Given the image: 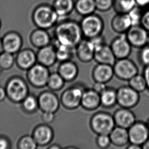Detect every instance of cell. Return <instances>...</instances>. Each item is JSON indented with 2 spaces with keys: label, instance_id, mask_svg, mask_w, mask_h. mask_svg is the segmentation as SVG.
<instances>
[{
  "label": "cell",
  "instance_id": "cell-27",
  "mask_svg": "<svg viewBox=\"0 0 149 149\" xmlns=\"http://www.w3.org/2000/svg\"><path fill=\"white\" fill-rule=\"evenodd\" d=\"M22 45V39L20 35L11 32L5 37L3 45L6 52L13 54L20 50Z\"/></svg>",
  "mask_w": 149,
  "mask_h": 149
},
{
  "label": "cell",
  "instance_id": "cell-29",
  "mask_svg": "<svg viewBox=\"0 0 149 149\" xmlns=\"http://www.w3.org/2000/svg\"><path fill=\"white\" fill-rule=\"evenodd\" d=\"M101 105L106 109H111L117 104V90L108 87L100 94Z\"/></svg>",
  "mask_w": 149,
  "mask_h": 149
},
{
  "label": "cell",
  "instance_id": "cell-16",
  "mask_svg": "<svg viewBox=\"0 0 149 149\" xmlns=\"http://www.w3.org/2000/svg\"><path fill=\"white\" fill-rule=\"evenodd\" d=\"M113 117L117 126L128 129L136 122L134 113L129 109L121 107L115 111Z\"/></svg>",
  "mask_w": 149,
  "mask_h": 149
},
{
  "label": "cell",
  "instance_id": "cell-40",
  "mask_svg": "<svg viewBox=\"0 0 149 149\" xmlns=\"http://www.w3.org/2000/svg\"><path fill=\"white\" fill-rule=\"evenodd\" d=\"M139 59L145 66L149 65V46L146 45L141 48L139 52Z\"/></svg>",
  "mask_w": 149,
  "mask_h": 149
},
{
  "label": "cell",
  "instance_id": "cell-17",
  "mask_svg": "<svg viewBox=\"0 0 149 149\" xmlns=\"http://www.w3.org/2000/svg\"><path fill=\"white\" fill-rule=\"evenodd\" d=\"M36 55L37 63L48 68L53 66L58 61L56 50L52 44L38 49Z\"/></svg>",
  "mask_w": 149,
  "mask_h": 149
},
{
  "label": "cell",
  "instance_id": "cell-32",
  "mask_svg": "<svg viewBox=\"0 0 149 149\" xmlns=\"http://www.w3.org/2000/svg\"><path fill=\"white\" fill-rule=\"evenodd\" d=\"M135 6V0H113V8L117 13H128Z\"/></svg>",
  "mask_w": 149,
  "mask_h": 149
},
{
  "label": "cell",
  "instance_id": "cell-18",
  "mask_svg": "<svg viewBox=\"0 0 149 149\" xmlns=\"http://www.w3.org/2000/svg\"><path fill=\"white\" fill-rule=\"evenodd\" d=\"M114 74L113 66L111 65L97 63L92 72V77L94 81L109 83L113 79Z\"/></svg>",
  "mask_w": 149,
  "mask_h": 149
},
{
  "label": "cell",
  "instance_id": "cell-43",
  "mask_svg": "<svg viewBox=\"0 0 149 149\" xmlns=\"http://www.w3.org/2000/svg\"><path fill=\"white\" fill-rule=\"evenodd\" d=\"M106 83H101V82H97L95 81L92 85V89L94 90L97 93L100 94L102 93L103 91H105L108 86H107Z\"/></svg>",
  "mask_w": 149,
  "mask_h": 149
},
{
  "label": "cell",
  "instance_id": "cell-12",
  "mask_svg": "<svg viewBox=\"0 0 149 149\" xmlns=\"http://www.w3.org/2000/svg\"><path fill=\"white\" fill-rule=\"evenodd\" d=\"M125 34L132 47L142 48L147 45L148 31L141 25L131 26Z\"/></svg>",
  "mask_w": 149,
  "mask_h": 149
},
{
  "label": "cell",
  "instance_id": "cell-1",
  "mask_svg": "<svg viewBox=\"0 0 149 149\" xmlns=\"http://www.w3.org/2000/svg\"><path fill=\"white\" fill-rule=\"evenodd\" d=\"M52 45H63L75 49L84 38L80 24L76 21L64 19L58 22L54 26Z\"/></svg>",
  "mask_w": 149,
  "mask_h": 149
},
{
  "label": "cell",
  "instance_id": "cell-41",
  "mask_svg": "<svg viewBox=\"0 0 149 149\" xmlns=\"http://www.w3.org/2000/svg\"><path fill=\"white\" fill-rule=\"evenodd\" d=\"M92 44L93 45V47L96 49L98 48L99 47H101L103 45L106 44V41L104 37L103 36L102 34L98 36L95 37L93 38L90 39H89Z\"/></svg>",
  "mask_w": 149,
  "mask_h": 149
},
{
  "label": "cell",
  "instance_id": "cell-44",
  "mask_svg": "<svg viewBox=\"0 0 149 149\" xmlns=\"http://www.w3.org/2000/svg\"><path fill=\"white\" fill-rule=\"evenodd\" d=\"M141 25L149 32V10L143 12L141 18Z\"/></svg>",
  "mask_w": 149,
  "mask_h": 149
},
{
  "label": "cell",
  "instance_id": "cell-38",
  "mask_svg": "<svg viewBox=\"0 0 149 149\" xmlns=\"http://www.w3.org/2000/svg\"><path fill=\"white\" fill-rule=\"evenodd\" d=\"M96 9L100 12H107L113 7V0H95Z\"/></svg>",
  "mask_w": 149,
  "mask_h": 149
},
{
  "label": "cell",
  "instance_id": "cell-28",
  "mask_svg": "<svg viewBox=\"0 0 149 149\" xmlns=\"http://www.w3.org/2000/svg\"><path fill=\"white\" fill-rule=\"evenodd\" d=\"M74 10L81 16L94 13L96 9L95 0H76Z\"/></svg>",
  "mask_w": 149,
  "mask_h": 149
},
{
  "label": "cell",
  "instance_id": "cell-30",
  "mask_svg": "<svg viewBox=\"0 0 149 149\" xmlns=\"http://www.w3.org/2000/svg\"><path fill=\"white\" fill-rule=\"evenodd\" d=\"M54 47L56 50L57 60L60 62L72 60L75 55V49L60 45H56Z\"/></svg>",
  "mask_w": 149,
  "mask_h": 149
},
{
  "label": "cell",
  "instance_id": "cell-23",
  "mask_svg": "<svg viewBox=\"0 0 149 149\" xmlns=\"http://www.w3.org/2000/svg\"><path fill=\"white\" fill-rule=\"evenodd\" d=\"M111 26L115 32L120 34L126 33L132 26L128 13H117L111 20Z\"/></svg>",
  "mask_w": 149,
  "mask_h": 149
},
{
  "label": "cell",
  "instance_id": "cell-35",
  "mask_svg": "<svg viewBox=\"0 0 149 149\" xmlns=\"http://www.w3.org/2000/svg\"><path fill=\"white\" fill-rule=\"evenodd\" d=\"M38 147L32 135H25L18 143V148L20 149H36Z\"/></svg>",
  "mask_w": 149,
  "mask_h": 149
},
{
  "label": "cell",
  "instance_id": "cell-50",
  "mask_svg": "<svg viewBox=\"0 0 149 149\" xmlns=\"http://www.w3.org/2000/svg\"><path fill=\"white\" fill-rule=\"evenodd\" d=\"M5 96V92L2 88H0V101L4 99Z\"/></svg>",
  "mask_w": 149,
  "mask_h": 149
},
{
  "label": "cell",
  "instance_id": "cell-37",
  "mask_svg": "<svg viewBox=\"0 0 149 149\" xmlns=\"http://www.w3.org/2000/svg\"><path fill=\"white\" fill-rule=\"evenodd\" d=\"M96 143L98 147L102 149H107L112 145L109 134L97 135Z\"/></svg>",
  "mask_w": 149,
  "mask_h": 149
},
{
  "label": "cell",
  "instance_id": "cell-49",
  "mask_svg": "<svg viewBox=\"0 0 149 149\" xmlns=\"http://www.w3.org/2000/svg\"><path fill=\"white\" fill-rule=\"evenodd\" d=\"M141 148H142L141 146L136 145L132 144V143H130V145L128 146L127 147V149H140Z\"/></svg>",
  "mask_w": 149,
  "mask_h": 149
},
{
  "label": "cell",
  "instance_id": "cell-6",
  "mask_svg": "<svg viewBox=\"0 0 149 149\" xmlns=\"http://www.w3.org/2000/svg\"><path fill=\"white\" fill-rule=\"evenodd\" d=\"M50 74L49 68L37 63L27 70L26 78L32 87L41 89L47 87Z\"/></svg>",
  "mask_w": 149,
  "mask_h": 149
},
{
  "label": "cell",
  "instance_id": "cell-47",
  "mask_svg": "<svg viewBox=\"0 0 149 149\" xmlns=\"http://www.w3.org/2000/svg\"><path fill=\"white\" fill-rule=\"evenodd\" d=\"M8 147V142L5 139H0V149H7Z\"/></svg>",
  "mask_w": 149,
  "mask_h": 149
},
{
  "label": "cell",
  "instance_id": "cell-21",
  "mask_svg": "<svg viewBox=\"0 0 149 149\" xmlns=\"http://www.w3.org/2000/svg\"><path fill=\"white\" fill-rule=\"evenodd\" d=\"M52 37L47 30L37 28L33 31L30 36V41L33 47L39 49L50 45Z\"/></svg>",
  "mask_w": 149,
  "mask_h": 149
},
{
  "label": "cell",
  "instance_id": "cell-13",
  "mask_svg": "<svg viewBox=\"0 0 149 149\" xmlns=\"http://www.w3.org/2000/svg\"><path fill=\"white\" fill-rule=\"evenodd\" d=\"M32 135L38 146L43 147L52 143L54 138V131L49 124L43 123L35 127Z\"/></svg>",
  "mask_w": 149,
  "mask_h": 149
},
{
  "label": "cell",
  "instance_id": "cell-39",
  "mask_svg": "<svg viewBox=\"0 0 149 149\" xmlns=\"http://www.w3.org/2000/svg\"><path fill=\"white\" fill-rule=\"evenodd\" d=\"M14 62V58L12 54L5 52L0 56V65L4 68H8L12 66Z\"/></svg>",
  "mask_w": 149,
  "mask_h": 149
},
{
  "label": "cell",
  "instance_id": "cell-11",
  "mask_svg": "<svg viewBox=\"0 0 149 149\" xmlns=\"http://www.w3.org/2000/svg\"><path fill=\"white\" fill-rule=\"evenodd\" d=\"M129 143L142 146L149 139V130L147 124L135 122L128 129Z\"/></svg>",
  "mask_w": 149,
  "mask_h": 149
},
{
  "label": "cell",
  "instance_id": "cell-20",
  "mask_svg": "<svg viewBox=\"0 0 149 149\" xmlns=\"http://www.w3.org/2000/svg\"><path fill=\"white\" fill-rule=\"evenodd\" d=\"M101 105L100 95L92 88L85 90L81 100V107L85 110L95 111Z\"/></svg>",
  "mask_w": 149,
  "mask_h": 149
},
{
  "label": "cell",
  "instance_id": "cell-9",
  "mask_svg": "<svg viewBox=\"0 0 149 149\" xmlns=\"http://www.w3.org/2000/svg\"><path fill=\"white\" fill-rule=\"evenodd\" d=\"M39 109L42 112L55 113L60 107V98L54 91L50 90L41 92L37 96Z\"/></svg>",
  "mask_w": 149,
  "mask_h": 149
},
{
  "label": "cell",
  "instance_id": "cell-26",
  "mask_svg": "<svg viewBox=\"0 0 149 149\" xmlns=\"http://www.w3.org/2000/svg\"><path fill=\"white\" fill-rule=\"evenodd\" d=\"M52 6L58 15L60 20L61 18H66L74 10L75 1L54 0Z\"/></svg>",
  "mask_w": 149,
  "mask_h": 149
},
{
  "label": "cell",
  "instance_id": "cell-48",
  "mask_svg": "<svg viewBox=\"0 0 149 149\" xmlns=\"http://www.w3.org/2000/svg\"><path fill=\"white\" fill-rule=\"evenodd\" d=\"M62 148L57 143H54L52 145H49V147L47 148V149H62Z\"/></svg>",
  "mask_w": 149,
  "mask_h": 149
},
{
  "label": "cell",
  "instance_id": "cell-45",
  "mask_svg": "<svg viewBox=\"0 0 149 149\" xmlns=\"http://www.w3.org/2000/svg\"><path fill=\"white\" fill-rule=\"evenodd\" d=\"M135 2L136 6L142 9L149 6V0H135Z\"/></svg>",
  "mask_w": 149,
  "mask_h": 149
},
{
  "label": "cell",
  "instance_id": "cell-54",
  "mask_svg": "<svg viewBox=\"0 0 149 149\" xmlns=\"http://www.w3.org/2000/svg\"><path fill=\"white\" fill-rule=\"evenodd\" d=\"M147 125H148V128H149V121H148V122Z\"/></svg>",
  "mask_w": 149,
  "mask_h": 149
},
{
  "label": "cell",
  "instance_id": "cell-7",
  "mask_svg": "<svg viewBox=\"0 0 149 149\" xmlns=\"http://www.w3.org/2000/svg\"><path fill=\"white\" fill-rule=\"evenodd\" d=\"M113 68L115 76L122 81H129L138 74L137 66L128 58L117 59Z\"/></svg>",
  "mask_w": 149,
  "mask_h": 149
},
{
  "label": "cell",
  "instance_id": "cell-31",
  "mask_svg": "<svg viewBox=\"0 0 149 149\" xmlns=\"http://www.w3.org/2000/svg\"><path fill=\"white\" fill-rule=\"evenodd\" d=\"M66 81L58 72L50 73L47 87L54 92L60 91L64 88Z\"/></svg>",
  "mask_w": 149,
  "mask_h": 149
},
{
  "label": "cell",
  "instance_id": "cell-52",
  "mask_svg": "<svg viewBox=\"0 0 149 149\" xmlns=\"http://www.w3.org/2000/svg\"><path fill=\"white\" fill-rule=\"evenodd\" d=\"M2 46H3V45H2L1 41V40H0V52L2 51Z\"/></svg>",
  "mask_w": 149,
  "mask_h": 149
},
{
  "label": "cell",
  "instance_id": "cell-33",
  "mask_svg": "<svg viewBox=\"0 0 149 149\" xmlns=\"http://www.w3.org/2000/svg\"><path fill=\"white\" fill-rule=\"evenodd\" d=\"M22 107L29 113H36L39 109L38 98L33 94H29L22 101Z\"/></svg>",
  "mask_w": 149,
  "mask_h": 149
},
{
  "label": "cell",
  "instance_id": "cell-46",
  "mask_svg": "<svg viewBox=\"0 0 149 149\" xmlns=\"http://www.w3.org/2000/svg\"><path fill=\"white\" fill-rule=\"evenodd\" d=\"M143 75L145 78L147 85V89L149 90V65L145 66L143 71Z\"/></svg>",
  "mask_w": 149,
  "mask_h": 149
},
{
  "label": "cell",
  "instance_id": "cell-36",
  "mask_svg": "<svg viewBox=\"0 0 149 149\" xmlns=\"http://www.w3.org/2000/svg\"><path fill=\"white\" fill-rule=\"evenodd\" d=\"M143 13L142 11V8L137 6H135L128 13L131 19L132 26L141 25V18Z\"/></svg>",
  "mask_w": 149,
  "mask_h": 149
},
{
  "label": "cell",
  "instance_id": "cell-42",
  "mask_svg": "<svg viewBox=\"0 0 149 149\" xmlns=\"http://www.w3.org/2000/svg\"><path fill=\"white\" fill-rule=\"evenodd\" d=\"M41 118L43 123L49 124L54 121L55 119V113L49 112H42Z\"/></svg>",
  "mask_w": 149,
  "mask_h": 149
},
{
  "label": "cell",
  "instance_id": "cell-2",
  "mask_svg": "<svg viewBox=\"0 0 149 149\" xmlns=\"http://www.w3.org/2000/svg\"><path fill=\"white\" fill-rule=\"evenodd\" d=\"M33 22L37 28L48 30L56 26L59 17L52 6L42 4L35 8L32 13Z\"/></svg>",
  "mask_w": 149,
  "mask_h": 149
},
{
  "label": "cell",
  "instance_id": "cell-10",
  "mask_svg": "<svg viewBox=\"0 0 149 149\" xmlns=\"http://www.w3.org/2000/svg\"><path fill=\"white\" fill-rule=\"evenodd\" d=\"M7 92L12 100L19 102H22L29 94V89L24 80L17 77L9 81L7 86Z\"/></svg>",
  "mask_w": 149,
  "mask_h": 149
},
{
  "label": "cell",
  "instance_id": "cell-5",
  "mask_svg": "<svg viewBox=\"0 0 149 149\" xmlns=\"http://www.w3.org/2000/svg\"><path fill=\"white\" fill-rule=\"evenodd\" d=\"M79 24L84 38L88 39L102 34L104 28L102 18L95 13L84 16Z\"/></svg>",
  "mask_w": 149,
  "mask_h": 149
},
{
  "label": "cell",
  "instance_id": "cell-53",
  "mask_svg": "<svg viewBox=\"0 0 149 149\" xmlns=\"http://www.w3.org/2000/svg\"><path fill=\"white\" fill-rule=\"evenodd\" d=\"M147 45L149 46V35H148V38Z\"/></svg>",
  "mask_w": 149,
  "mask_h": 149
},
{
  "label": "cell",
  "instance_id": "cell-34",
  "mask_svg": "<svg viewBox=\"0 0 149 149\" xmlns=\"http://www.w3.org/2000/svg\"><path fill=\"white\" fill-rule=\"evenodd\" d=\"M129 86L139 93H141L147 89V85L145 78L143 75H135L129 81Z\"/></svg>",
  "mask_w": 149,
  "mask_h": 149
},
{
  "label": "cell",
  "instance_id": "cell-22",
  "mask_svg": "<svg viewBox=\"0 0 149 149\" xmlns=\"http://www.w3.org/2000/svg\"><path fill=\"white\" fill-rule=\"evenodd\" d=\"M94 60H95L97 63L111 65L113 66L117 60V58L110 45L106 43L95 49Z\"/></svg>",
  "mask_w": 149,
  "mask_h": 149
},
{
  "label": "cell",
  "instance_id": "cell-25",
  "mask_svg": "<svg viewBox=\"0 0 149 149\" xmlns=\"http://www.w3.org/2000/svg\"><path fill=\"white\" fill-rule=\"evenodd\" d=\"M109 135L111 144L118 147H123L129 143L128 129L116 126Z\"/></svg>",
  "mask_w": 149,
  "mask_h": 149
},
{
  "label": "cell",
  "instance_id": "cell-24",
  "mask_svg": "<svg viewBox=\"0 0 149 149\" xmlns=\"http://www.w3.org/2000/svg\"><path fill=\"white\" fill-rule=\"evenodd\" d=\"M16 60L19 68L28 70L37 63L36 52L32 49H24L19 52Z\"/></svg>",
  "mask_w": 149,
  "mask_h": 149
},
{
  "label": "cell",
  "instance_id": "cell-14",
  "mask_svg": "<svg viewBox=\"0 0 149 149\" xmlns=\"http://www.w3.org/2000/svg\"><path fill=\"white\" fill-rule=\"evenodd\" d=\"M110 47L117 59L128 58L131 54L132 47L125 33L116 37L112 41Z\"/></svg>",
  "mask_w": 149,
  "mask_h": 149
},
{
  "label": "cell",
  "instance_id": "cell-15",
  "mask_svg": "<svg viewBox=\"0 0 149 149\" xmlns=\"http://www.w3.org/2000/svg\"><path fill=\"white\" fill-rule=\"evenodd\" d=\"M95 49L90 40L84 38L75 49V54L79 61L89 63L94 60Z\"/></svg>",
  "mask_w": 149,
  "mask_h": 149
},
{
  "label": "cell",
  "instance_id": "cell-3",
  "mask_svg": "<svg viewBox=\"0 0 149 149\" xmlns=\"http://www.w3.org/2000/svg\"><path fill=\"white\" fill-rule=\"evenodd\" d=\"M87 88L82 83H76L63 92L61 95V104L65 109L74 110L81 106L83 93Z\"/></svg>",
  "mask_w": 149,
  "mask_h": 149
},
{
  "label": "cell",
  "instance_id": "cell-19",
  "mask_svg": "<svg viewBox=\"0 0 149 149\" xmlns=\"http://www.w3.org/2000/svg\"><path fill=\"white\" fill-rule=\"evenodd\" d=\"M57 72L66 82H72L78 77L79 67L72 60L60 62Z\"/></svg>",
  "mask_w": 149,
  "mask_h": 149
},
{
  "label": "cell",
  "instance_id": "cell-51",
  "mask_svg": "<svg viewBox=\"0 0 149 149\" xmlns=\"http://www.w3.org/2000/svg\"><path fill=\"white\" fill-rule=\"evenodd\" d=\"M142 148L143 149H149V139H148L147 141L143 144L142 146Z\"/></svg>",
  "mask_w": 149,
  "mask_h": 149
},
{
  "label": "cell",
  "instance_id": "cell-4",
  "mask_svg": "<svg viewBox=\"0 0 149 149\" xmlns=\"http://www.w3.org/2000/svg\"><path fill=\"white\" fill-rule=\"evenodd\" d=\"M90 126L94 133L97 135L109 134L116 125L113 115L100 111L91 117Z\"/></svg>",
  "mask_w": 149,
  "mask_h": 149
},
{
  "label": "cell",
  "instance_id": "cell-8",
  "mask_svg": "<svg viewBox=\"0 0 149 149\" xmlns=\"http://www.w3.org/2000/svg\"><path fill=\"white\" fill-rule=\"evenodd\" d=\"M117 104L121 107L132 109L139 103V93L129 86H124L117 90Z\"/></svg>",
  "mask_w": 149,
  "mask_h": 149
}]
</instances>
